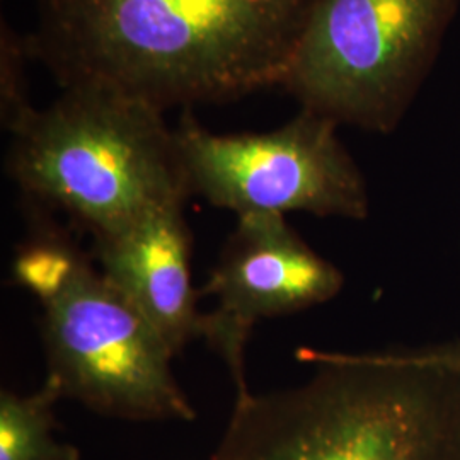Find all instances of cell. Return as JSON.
<instances>
[{"label": "cell", "mask_w": 460, "mask_h": 460, "mask_svg": "<svg viewBox=\"0 0 460 460\" xmlns=\"http://www.w3.org/2000/svg\"><path fill=\"white\" fill-rule=\"evenodd\" d=\"M315 0H36L26 36L62 89L167 111L279 87Z\"/></svg>", "instance_id": "6da1fadb"}, {"label": "cell", "mask_w": 460, "mask_h": 460, "mask_svg": "<svg viewBox=\"0 0 460 460\" xmlns=\"http://www.w3.org/2000/svg\"><path fill=\"white\" fill-rule=\"evenodd\" d=\"M296 358L311 376L237 393L207 460H460L459 340Z\"/></svg>", "instance_id": "7a4b0ae2"}, {"label": "cell", "mask_w": 460, "mask_h": 460, "mask_svg": "<svg viewBox=\"0 0 460 460\" xmlns=\"http://www.w3.org/2000/svg\"><path fill=\"white\" fill-rule=\"evenodd\" d=\"M14 279L41 307L47 377L64 399L125 421H193L172 351L64 230L34 207Z\"/></svg>", "instance_id": "3957f363"}, {"label": "cell", "mask_w": 460, "mask_h": 460, "mask_svg": "<svg viewBox=\"0 0 460 460\" xmlns=\"http://www.w3.org/2000/svg\"><path fill=\"white\" fill-rule=\"evenodd\" d=\"M5 165L31 205L64 212L93 239L190 198L164 111L93 87L34 110L11 133Z\"/></svg>", "instance_id": "277c9868"}, {"label": "cell", "mask_w": 460, "mask_h": 460, "mask_svg": "<svg viewBox=\"0 0 460 460\" xmlns=\"http://www.w3.org/2000/svg\"><path fill=\"white\" fill-rule=\"evenodd\" d=\"M460 0H315L279 89L338 127L389 135L431 74Z\"/></svg>", "instance_id": "5b68a950"}, {"label": "cell", "mask_w": 460, "mask_h": 460, "mask_svg": "<svg viewBox=\"0 0 460 460\" xmlns=\"http://www.w3.org/2000/svg\"><path fill=\"white\" fill-rule=\"evenodd\" d=\"M324 116L300 110L277 130L215 133L182 110L174 127L186 190L237 217L304 212L365 220L368 186Z\"/></svg>", "instance_id": "8992f818"}, {"label": "cell", "mask_w": 460, "mask_h": 460, "mask_svg": "<svg viewBox=\"0 0 460 460\" xmlns=\"http://www.w3.org/2000/svg\"><path fill=\"white\" fill-rule=\"evenodd\" d=\"M345 287L343 271L309 246L285 215L237 217L201 296L215 307L201 314L199 340L229 368L237 393L249 391L246 348L264 319L323 305Z\"/></svg>", "instance_id": "52a82bcc"}, {"label": "cell", "mask_w": 460, "mask_h": 460, "mask_svg": "<svg viewBox=\"0 0 460 460\" xmlns=\"http://www.w3.org/2000/svg\"><path fill=\"white\" fill-rule=\"evenodd\" d=\"M186 199H172L113 234L93 239L99 270L178 357L199 340L201 314L191 283Z\"/></svg>", "instance_id": "ba28073f"}, {"label": "cell", "mask_w": 460, "mask_h": 460, "mask_svg": "<svg viewBox=\"0 0 460 460\" xmlns=\"http://www.w3.org/2000/svg\"><path fill=\"white\" fill-rule=\"evenodd\" d=\"M62 393L53 378L31 394L0 393V460H81L75 445L62 442L55 406Z\"/></svg>", "instance_id": "9c48e42d"}, {"label": "cell", "mask_w": 460, "mask_h": 460, "mask_svg": "<svg viewBox=\"0 0 460 460\" xmlns=\"http://www.w3.org/2000/svg\"><path fill=\"white\" fill-rule=\"evenodd\" d=\"M30 60L33 58L26 36H19L4 21L0 33V121L9 135L36 110L30 101L26 74Z\"/></svg>", "instance_id": "30bf717a"}]
</instances>
